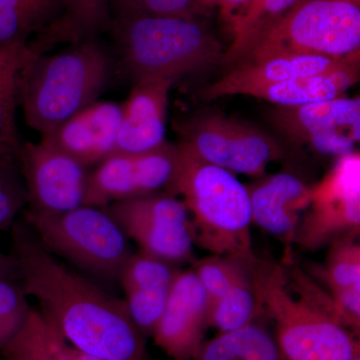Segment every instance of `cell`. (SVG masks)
Instances as JSON below:
<instances>
[{
    "instance_id": "34",
    "label": "cell",
    "mask_w": 360,
    "mask_h": 360,
    "mask_svg": "<svg viewBox=\"0 0 360 360\" xmlns=\"http://www.w3.org/2000/svg\"><path fill=\"white\" fill-rule=\"evenodd\" d=\"M0 279H13L20 281L18 264L11 255L0 252Z\"/></svg>"
},
{
    "instance_id": "4",
    "label": "cell",
    "mask_w": 360,
    "mask_h": 360,
    "mask_svg": "<svg viewBox=\"0 0 360 360\" xmlns=\"http://www.w3.org/2000/svg\"><path fill=\"white\" fill-rule=\"evenodd\" d=\"M108 32L117 45L115 71L134 84L150 78L174 80L224 65L225 51L196 18L112 20Z\"/></svg>"
},
{
    "instance_id": "7",
    "label": "cell",
    "mask_w": 360,
    "mask_h": 360,
    "mask_svg": "<svg viewBox=\"0 0 360 360\" xmlns=\"http://www.w3.org/2000/svg\"><path fill=\"white\" fill-rule=\"evenodd\" d=\"M23 221L49 252L101 281H118L131 255L129 238L104 207L82 205L60 214L25 210Z\"/></svg>"
},
{
    "instance_id": "11",
    "label": "cell",
    "mask_w": 360,
    "mask_h": 360,
    "mask_svg": "<svg viewBox=\"0 0 360 360\" xmlns=\"http://www.w3.org/2000/svg\"><path fill=\"white\" fill-rule=\"evenodd\" d=\"M270 122L286 139L322 156L356 151L360 139V99L347 96L296 106H276Z\"/></svg>"
},
{
    "instance_id": "26",
    "label": "cell",
    "mask_w": 360,
    "mask_h": 360,
    "mask_svg": "<svg viewBox=\"0 0 360 360\" xmlns=\"http://www.w3.org/2000/svg\"><path fill=\"white\" fill-rule=\"evenodd\" d=\"M298 0H250L229 25L233 40L225 51L224 65H231L248 45L264 34Z\"/></svg>"
},
{
    "instance_id": "23",
    "label": "cell",
    "mask_w": 360,
    "mask_h": 360,
    "mask_svg": "<svg viewBox=\"0 0 360 360\" xmlns=\"http://www.w3.org/2000/svg\"><path fill=\"white\" fill-rule=\"evenodd\" d=\"M0 354L4 360H103L73 347L35 309L18 335Z\"/></svg>"
},
{
    "instance_id": "17",
    "label": "cell",
    "mask_w": 360,
    "mask_h": 360,
    "mask_svg": "<svg viewBox=\"0 0 360 360\" xmlns=\"http://www.w3.org/2000/svg\"><path fill=\"white\" fill-rule=\"evenodd\" d=\"M179 271L176 265L142 251L130 255L123 266L118 279L125 292L123 300L144 336L153 335Z\"/></svg>"
},
{
    "instance_id": "18",
    "label": "cell",
    "mask_w": 360,
    "mask_h": 360,
    "mask_svg": "<svg viewBox=\"0 0 360 360\" xmlns=\"http://www.w3.org/2000/svg\"><path fill=\"white\" fill-rule=\"evenodd\" d=\"M174 84L167 78H150L134 84L129 98L122 104L116 153H146L165 143L168 94Z\"/></svg>"
},
{
    "instance_id": "5",
    "label": "cell",
    "mask_w": 360,
    "mask_h": 360,
    "mask_svg": "<svg viewBox=\"0 0 360 360\" xmlns=\"http://www.w3.org/2000/svg\"><path fill=\"white\" fill-rule=\"evenodd\" d=\"M258 307L274 319L288 360H349L359 356L355 335L291 290L283 264L257 257L250 267Z\"/></svg>"
},
{
    "instance_id": "32",
    "label": "cell",
    "mask_w": 360,
    "mask_h": 360,
    "mask_svg": "<svg viewBox=\"0 0 360 360\" xmlns=\"http://www.w3.org/2000/svg\"><path fill=\"white\" fill-rule=\"evenodd\" d=\"M27 205V193L20 169L0 162V232L9 231Z\"/></svg>"
},
{
    "instance_id": "6",
    "label": "cell",
    "mask_w": 360,
    "mask_h": 360,
    "mask_svg": "<svg viewBox=\"0 0 360 360\" xmlns=\"http://www.w3.org/2000/svg\"><path fill=\"white\" fill-rule=\"evenodd\" d=\"M359 6L349 0H298L232 65L291 53L359 59Z\"/></svg>"
},
{
    "instance_id": "8",
    "label": "cell",
    "mask_w": 360,
    "mask_h": 360,
    "mask_svg": "<svg viewBox=\"0 0 360 360\" xmlns=\"http://www.w3.org/2000/svg\"><path fill=\"white\" fill-rule=\"evenodd\" d=\"M180 144L231 174L264 177L272 161L283 158L274 137L255 125L219 112L200 111L175 125Z\"/></svg>"
},
{
    "instance_id": "19",
    "label": "cell",
    "mask_w": 360,
    "mask_h": 360,
    "mask_svg": "<svg viewBox=\"0 0 360 360\" xmlns=\"http://www.w3.org/2000/svg\"><path fill=\"white\" fill-rule=\"evenodd\" d=\"M246 188L252 222L286 245H292L298 222L309 205L311 186L296 175L283 172Z\"/></svg>"
},
{
    "instance_id": "21",
    "label": "cell",
    "mask_w": 360,
    "mask_h": 360,
    "mask_svg": "<svg viewBox=\"0 0 360 360\" xmlns=\"http://www.w3.org/2000/svg\"><path fill=\"white\" fill-rule=\"evenodd\" d=\"M35 56L27 44L0 45V162L18 168L22 146L16 124L21 77Z\"/></svg>"
},
{
    "instance_id": "12",
    "label": "cell",
    "mask_w": 360,
    "mask_h": 360,
    "mask_svg": "<svg viewBox=\"0 0 360 360\" xmlns=\"http://www.w3.org/2000/svg\"><path fill=\"white\" fill-rule=\"evenodd\" d=\"M177 144L165 141L141 153H113L90 172L84 205L106 207L146 194L167 191L179 168Z\"/></svg>"
},
{
    "instance_id": "27",
    "label": "cell",
    "mask_w": 360,
    "mask_h": 360,
    "mask_svg": "<svg viewBox=\"0 0 360 360\" xmlns=\"http://www.w3.org/2000/svg\"><path fill=\"white\" fill-rule=\"evenodd\" d=\"M259 311L250 269L210 305V326L229 333L248 326Z\"/></svg>"
},
{
    "instance_id": "2",
    "label": "cell",
    "mask_w": 360,
    "mask_h": 360,
    "mask_svg": "<svg viewBox=\"0 0 360 360\" xmlns=\"http://www.w3.org/2000/svg\"><path fill=\"white\" fill-rule=\"evenodd\" d=\"M177 148L179 168L165 193L181 198L191 217L194 245L253 264L257 257L248 188L236 174L201 160L182 144Z\"/></svg>"
},
{
    "instance_id": "9",
    "label": "cell",
    "mask_w": 360,
    "mask_h": 360,
    "mask_svg": "<svg viewBox=\"0 0 360 360\" xmlns=\"http://www.w3.org/2000/svg\"><path fill=\"white\" fill-rule=\"evenodd\" d=\"M360 232V155L338 158L321 181L311 186L309 205L296 229L293 245L312 252Z\"/></svg>"
},
{
    "instance_id": "14",
    "label": "cell",
    "mask_w": 360,
    "mask_h": 360,
    "mask_svg": "<svg viewBox=\"0 0 360 360\" xmlns=\"http://www.w3.org/2000/svg\"><path fill=\"white\" fill-rule=\"evenodd\" d=\"M210 326L207 295L193 269L179 271L153 331L155 343L174 360L195 356Z\"/></svg>"
},
{
    "instance_id": "16",
    "label": "cell",
    "mask_w": 360,
    "mask_h": 360,
    "mask_svg": "<svg viewBox=\"0 0 360 360\" xmlns=\"http://www.w3.org/2000/svg\"><path fill=\"white\" fill-rule=\"evenodd\" d=\"M350 61H359V59L291 53L279 54L257 60L241 61L232 65L231 70L227 71L220 79L201 89L200 96L206 101L236 94L245 96L248 90L255 87L328 72Z\"/></svg>"
},
{
    "instance_id": "1",
    "label": "cell",
    "mask_w": 360,
    "mask_h": 360,
    "mask_svg": "<svg viewBox=\"0 0 360 360\" xmlns=\"http://www.w3.org/2000/svg\"><path fill=\"white\" fill-rule=\"evenodd\" d=\"M11 234L21 286L63 340L103 360H146V336L124 300L58 262L23 220L14 222Z\"/></svg>"
},
{
    "instance_id": "35",
    "label": "cell",
    "mask_w": 360,
    "mask_h": 360,
    "mask_svg": "<svg viewBox=\"0 0 360 360\" xmlns=\"http://www.w3.org/2000/svg\"><path fill=\"white\" fill-rule=\"evenodd\" d=\"M196 4L202 8V7L217 6V0H195Z\"/></svg>"
},
{
    "instance_id": "25",
    "label": "cell",
    "mask_w": 360,
    "mask_h": 360,
    "mask_svg": "<svg viewBox=\"0 0 360 360\" xmlns=\"http://www.w3.org/2000/svg\"><path fill=\"white\" fill-rule=\"evenodd\" d=\"M63 0H0V45L27 44L63 13Z\"/></svg>"
},
{
    "instance_id": "13",
    "label": "cell",
    "mask_w": 360,
    "mask_h": 360,
    "mask_svg": "<svg viewBox=\"0 0 360 360\" xmlns=\"http://www.w3.org/2000/svg\"><path fill=\"white\" fill-rule=\"evenodd\" d=\"M18 168L27 193V212L60 214L84 205L89 168L51 144L22 141Z\"/></svg>"
},
{
    "instance_id": "36",
    "label": "cell",
    "mask_w": 360,
    "mask_h": 360,
    "mask_svg": "<svg viewBox=\"0 0 360 360\" xmlns=\"http://www.w3.org/2000/svg\"><path fill=\"white\" fill-rule=\"evenodd\" d=\"M349 1L354 2V4H357V6H359V0H349Z\"/></svg>"
},
{
    "instance_id": "24",
    "label": "cell",
    "mask_w": 360,
    "mask_h": 360,
    "mask_svg": "<svg viewBox=\"0 0 360 360\" xmlns=\"http://www.w3.org/2000/svg\"><path fill=\"white\" fill-rule=\"evenodd\" d=\"M195 360H288L276 338L260 324L221 333L201 345Z\"/></svg>"
},
{
    "instance_id": "20",
    "label": "cell",
    "mask_w": 360,
    "mask_h": 360,
    "mask_svg": "<svg viewBox=\"0 0 360 360\" xmlns=\"http://www.w3.org/2000/svg\"><path fill=\"white\" fill-rule=\"evenodd\" d=\"M359 79V61H350L335 70L264 85L248 90L245 96L264 99L276 106H296L347 96Z\"/></svg>"
},
{
    "instance_id": "15",
    "label": "cell",
    "mask_w": 360,
    "mask_h": 360,
    "mask_svg": "<svg viewBox=\"0 0 360 360\" xmlns=\"http://www.w3.org/2000/svg\"><path fill=\"white\" fill-rule=\"evenodd\" d=\"M122 117V104L96 101L41 135V141L89 168L116 153Z\"/></svg>"
},
{
    "instance_id": "29",
    "label": "cell",
    "mask_w": 360,
    "mask_h": 360,
    "mask_svg": "<svg viewBox=\"0 0 360 360\" xmlns=\"http://www.w3.org/2000/svg\"><path fill=\"white\" fill-rule=\"evenodd\" d=\"M112 20L146 18H196L201 7L195 0H108Z\"/></svg>"
},
{
    "instance_id": "22",
    "label": "cell",
    "mask_w": 360,
    "mask_h": 360,
    "mask_svg": "<svg viewBox=\"0 0 360 360\" xmlns=\"http://www.w3.org/2000/svg\"><path fill=\"white\" fill-rule=\"evenodd\" d=\"M63 13L58 20L28 41V47L34 53H46L59 44L98 39L110 30L108 0H63Z\"/></svg>"
},
{
    "instance_id": "33",
    "label": "cell",
    "mask_w": 360,
    "mask_h": 360,
    "mask_svg": "<svg viewBox=\"0 0 360 360\" xmlns=\"http://www.w3.org/2000/svg\"><path fill=\"white\" fill-rule=\"evenodd\" d=\"M250 1V0H217V6H219L222 18L231 25L234 18Z\"/></svg>"
},
{
    "instance_id": "3",
    "label": "cell",
    "mask_w": 360,
    "mask_h": 360,
    "mask_svg": "<svg viewBox=\"0 0 360 360\" xmlns=\"http://www.w3.org/2000/svg\"><path fill=\"white\" fill-rule=\"evenodd\" d=\"M68 45L54 54H37L21 77L25 123L41 135L98 101L115 75V59L98 39Z\"/></svg>"
},
{
    "instance_id": "28",
    "label": "cell",
    "mask_w": 360,
    "mask_h": 360,
    "mask_svg": "<svg viewBox=\"0 0 360 360\" xmlns=\"http://www.w3.org/2000/svg\"><path fill=\"white\" fill-rule=\"evenodd\" d=\"M311 274L326 284L329 291L360 283L359 238H342L331 243L324 264L314 265Z\"/></svg>"
},
{
    "instance_id": "31",
    "label": "cell",
    "mask_w": 360,
    "mask_h": 360,
    "mask_svg": "<svg viewBox=\"0 0 360 360\" xmlns=\"http://www.w3.org/2000/svg\"><path fill=\"white\" fill-rule=\"evenodd\" d=\"M32 310L20 281L0 279V352L18 335Z\"/></svg>"
},
{
    "instance_id": "30",
    "label": "cell",
    "mask_w": 360,
    "mask_h": 360,
    "mask_svg": "<svg viewBox=\"0 0 360 360\" xmlns=\"http://www.w3.org/2000/svg\"><path fill=\"white\" fill-rule=\"evenodd\" d=\"M251 265L236 258L214 255L196 262L193 271L205 288L208 305L219 300L229 286L250 269Z\"/></svg>"
},
{
    "instance_id": "10",
    "label": "cell",
    "mask_w": 360,
    "mask_h": 360,
    "mask_svg": "<svg viewBox=\"0 0 360 360\" xmlns=\"http://www.w3.org/2000/svg\"><path fill=\"white\" fill-rule=\"evenodd\" d=\"M104 208L139 251L175 265L193 262L191 217L177 196L160 191Z\"/></svg>"
}]
</instances>
